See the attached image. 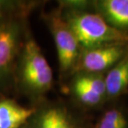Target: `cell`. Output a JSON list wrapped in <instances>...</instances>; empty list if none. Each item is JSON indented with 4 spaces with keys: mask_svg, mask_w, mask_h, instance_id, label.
<instances>
[{
    "mask_svg": "<svg viewBox=\"0 0 128 128\" xmlns=\"http://www.w3.org/2000/svg\"><path fill=\"white\" fill-rule=\"evenodd\" d=\"M97 14L111 26L121 31L128 30V0H102L96 2Z\"/></svg>",
    "mask_w": 128,
    "mask_h": 128,
    "instance_id": "7",
    "label": "cell"
},
{
    "mask_svg": "<svg viewBox=\"0 0 128 128\" xmlns=\"http://www.w3.org/2000/svg\"><path fill=\"white\" fill-rule=\"evenodd\" d=\"M47 22L54 39L61 72L76 70L82 48L72 30L60 14L49 15Z\"/></svg>",
    "mask_w": 128,
    "mask_h": 128,
    "instance_id": "3",
    "label": "cell"
},
{
    "mask_svg": "<svg viewBox=\"0 0 128 128\" xmlns=\"http://www.w3.org/2000/svg\"><path fill=\"white\" fill-rule=\"evenodd\" d=\"M36 109L22 106L14 100L0 101V128H21L35 113Z\"/></svg>",
    "mask_w": 128,
    "mask_h": 128,
    "instance_id": "8",
    "label": "cell"
},
{
    "mask_svg": "<svg viewBox=\"0 0 128 128\" xmlns=\"http://www.w3.org/2000/svg\"><path fill=\"white\" fill-rule=\"evenodd\" d=\"M72 92L81 103L89 106H94L100 104V102L104 98L97 95L76 78L72 82Z\"/></svg>",
    "mask_w": 128,
    "mask_h": 128,
    "instance_id": "10",
    "label": "cell"
},
{
    "mask_svg": "<svg viewBox=\"0 0 128 128\" xmlns=\"http://www.w3.org/2000/svg\"><path fill=\"white\" fill-rule=\"evenodd\" d=\"M17 5L18 4H15V2L0 0V20L8 17L9 14L12 11H14Z\"/></svg>",
    "mask_w": 128,
    "mask_h": 128,
    "instance_id": "13",
    "label": "cell"
},
{
    "mask_svg": "<svg viewBox=\"0 0 128 128\" xmlns=\"http://www.w3.org/2000/svg\"><path fill=\"white\" fill-rule=\"evenodd\" d=\"M128 53V44H112L82 49L76 70L101 73L112 68Z\"/></svg>",
    "mask_w": 128,
    "mask_h": 128,
    "instance_id": "5",
    "label": "cell"
},
{
    "mask_svg": "<svg viewBox=\"0 0 128 128\" xmlns=\"http://www.w3.org/2000/svg\"><path fill=\"white\" fill-rule=\"evenodd\" d=\"M21 128H29V126H28V124H26V125H24V126H22Z\"/></svg>",
    "mask_w": 128,
    "mask_h": 128,
    "instance_id": "14",
    "label": "cell"
},
{
    "mask_svg": "<svg viewBox=\"0 0 128 128\" xmlns=\"http://www.w3.org/2000/svg\"><path fill=\"white\" fill-rule=\"evenodd\" d=\"M127 122L123 113L116 109L106 112L95 128H126Z\"/></svg>",
    "mask_w": 128,
    "mask_h": 128,
    "instance_id": "12",
    "label": "cell"
},
{
    "mask_svg": "<svg viewBox=\"0 0 128 128\" xmlns=\"http://www.w3.org/2000/svg\"><path fill=\"white\" fill-rule=\"evenodd\" d=\"M106 96L116 97L128 86V53L111 68L105 76Z\"/></svg>",
    "mask_w": 128,
    "mask_h": 128,
    "instance_id": "9",
    "label": "cell"
},
{
    "mask_svg": "<svg viewBox=\"0 0 128 128\" xmlns=\"http://www.w3.org/2000/svg\"><path fill=\"white\" fill-rule=\"evenodd\" d=\"M27 124L29 128H79L68 111L59 106L36 110Z\"/></svg>",
    "mask_w": 128,
    "mask_h": 128,
    "instance_id": "6",
    "label": "cell"
},
{
    "mask_svg": "<svg viewBox=\"0 0 128 128\" xmlns=\"http://www.w3.org/2000/svg\"><path fill=\"white\" fill-rule=\"evenodd\" d=\"M63 17L82 49L112 44H128V32L111 26L98 14L74 9Z\"/></svg>",
    "mask_w": 128,
    "mask_h": 128,
    "instance_id": "1",
    "label": "cell"
},
{
    "mask_svg": "<svg viewBox=\"0 0 128 128\" xmlns=\"http://www.w3.org/2000/svg\"><path fill=\"white\" fill-rule=\"evenodd\" d=\"M18 59V78L22 88L32 96H39L52 88L53 74L37 42L25 41Z\"/></svg>",
    "mask_w": 128,
    "mask_h": 128,
    "instance_id": "2",
    "label": "cell"
},
{
    "mask_svg": "<svg viewBox=\"0 0 128 128\" xmlns=\"http://www.w3.org/2000/svg\"><path fill=\"white\" fill-rule=\"evenodd\" d=\"M76 78H78L82 83L86 85L97 95L102 97L106 96L105 78L100 73H89L79 72L78 75L76 76Z\"/></svg>",
    "mask_w": 128,
    "mask_h": 128,
    "instance_id": "11",
    "label": "cell"
},
{
    "mask_svg": "<svg viewBox=\"0 0 128 128\" xmlns=\"http://www.w3.org/2000/svg\"><path fill=\"white\" fill-rule=\"evenodd\" d=\"M22 37L21 21L9 16L0 20V85L12 73L24 44Z\"/></svg>",
    "mask_w": 128,
    "mask_h": 128,
    "instance_id": "4",
    "label": "cell"
}]
</instances>
